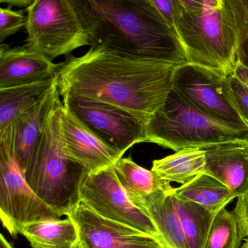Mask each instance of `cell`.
<instances>
[{"label": "cell", "mask_w": 248, "mask_h": 248, "mask_svg": "<svg viewBox=\"0 0 248 248\" xmlns=\"http://www.w3.org/2000/svg\"><path fill=\"white\" fill-rule=\"evenodd\" d=\"M61 63L57 75L62 100L81 98L108 104L146 124L172 91L178 67L92 47L82 56H69Z\"/></svg>", "instance_id": "1"}, {"label": "cell", "mask_w": 248, "mask_h": 248, "mask_svg": "<svg viewBox=\"0 0 248 248\" xmlns=\"http://www.w3.org/2000/svg\"><path fill=\"white\" fill-rule=\"evenodd\" d=\"M91 47L179 66L188 63L175 31L152 0H73Z\"/></svg>", "instance_id": "2"}, {"label": "cell", "mask_w": 248, "mask_h": 248, "mask_svg": "<svg viewBox=\"0 0 248 248\" xmlns=\"http://www.w3.org/2000/svg\"><path fill=\"white\" fill-rule=\"evenodd\" d=\"M172 30L188 63L229 76L248 39V1L175 0Z\"/></svg>", "instance_id": "3"}, {"label": "cell", "mask_w": 248, "mask_h": 248, "mask_svg": "<svg viewBox=\"0 0 248 248\" xmlns=\"http://www.w3.org/2000/svg\"><path fill=\"white\" fill-rule=\"evenodd\" d=\"M63 102L53 108L40 143L25 172L34 192L61 216L81 203L79 188L86 170L66 155L62 135Z\"/></svg>", "instance_id": "4"}, {"label": "cell", "mask_w": 248, "mask_h": 248, "mask_svg": "<svg viewBox=\"0 0 248 248\" xmlns=\"http://www.w3.org/2000/svg\"><path fill=\"white\" fill-rule=\"evenodd\" d=\"M146 143H155L175 152L248 139V132L235 130L203 114L172 90L146 124Z\"/></svg>", "instance_id": "5"}, {"label": "cell", "mask_w": 248, "mask_h": 248, "mask_svg": "<svg viewBox=\"0 0 248 248\" xmlns=\"http://www.w3.org/2000/svg\"><path fill=\"white\" fill-rule=\"evenodd\" d=\"M27 13L25 46L50 60L91 46L73 0H34Z\"/></svg>", "instance_id": "6"}, {"label": "cell", "mask_w": 248, "mask_h": 248, "mask_svg": "<svg viewBox=\"0 0 248 248\" xmlns=\"http://www.w3.org/2000/svg\"><path fill=\"white\" fill-rule=\"evenodd\" d=\"M0 217L4 227L14 236L25 225L62 217L27 183L14 155L12 124L0 130Z\"/></svg>", "instance_id": "7"}, {"label": "cell", "mask_w": 248, "mask_h": 248, "mask_svg": "<svg viewBox=\"0 0 248 248\" xmlns=\"http://www.w3.org/2000/svg\"><path fill=\"white\" fill-rule=\"evenodd\" d=\"M172 91L194 108L222 124L248 132L238 111L229 75L200 65L186 63L175 69Z\"/></svg>", "instance_id": "8"}, {"label": "cell", "mask_w": 248, "mask_h": 248, "mask_svg": "<svg viewBox=\"0 0 248 248\" xmlns=\"http://www.w3.org/2000/svg\"><path fill=\"white\" fill-rule=\"evenodd\" d=\"M79 196L81 203L96 214L155 236L164 244L152 220L129 198L113 166L87 173Z\"/></svg>", "instance_id": "9"}, {"label": "cell", "mask_w": 248, "mask_h": 248, "mask_svg": "<svg viewBox=\"0 0 248 248\" xmlns=\"http://www.w3.org/2000/svg\"><path fill=\"white\" fill-rule=\"evenodd\" d=\"M82 123L122 156L146 141V124L130 113L103 103L81 98L62 100Z\"/></svg>", "instance_id": "10"}, {"label": "cell", "mask_w": 248, "mask_h": 248, "mask_svg": "<svg viewBox=\"0 0 248 248\" xmlns=\"http://www.w3.org/2000/svg\"><path fill=\"white\" fill-rule=\"evenodd\" d=\"M67 217L73 220L79 240L88 248H148L165 245L155 236L96 214L82 203Z\"/></svg>", "instance_id": "11"}, {"label": "cell", "mask_w": 248, "mask_h": 248, "mask_svg": "<svg viewBox=\"0 0 248 248\" xmlns=\"http://www.w3.org/2000/svg\"><path fill=\"white\" fill-rule=\"evenodd\" d=\"M62 135L66 155L80 165L87 173H93L112 167L123 157L63 104Z\"/></svg>", "instance_id": "12"}, {"label": "cell", "mask_w": 248, "mask_h": 248, "mask_svg": "<svg viewBox=\"0 0 248 248\" xmlns=\"http://www.w3.org/2000/svg\"><path fill=\"white\" fill-rule=\"evenodd\" d=\"M204 173L214 177L235 198L248 194V139H236L203 148Z\"/></svg>", "instance_id": "13"}, {"label": "cell", "mask_w": 248, "mask_h": 248, "mask_svg": "<svg viewBox=\"0 0 248 248\" xmlns=\"http://www.w3.org/2000/svg\"><path fill=\"white\" fill-rule=\"evenodd\" d=\"M62 63H53L27 46H0V89L32 83L57 75Z\"/></svg>", "instance_id": "14"}, {"label": "cell", "mask_w": 248, "mask_h": 248, "mask_svg": "<svg viewBox=\"0 0 248 248\" xmlns=\"http://www.w3.org/2000/svg\"><path fill=\"white\" fill-rule=\"evenodd\" d=\"M59 101L57 83L39 102L12 123L14 155L24 173L40 143L49 117Z\"/></svg>", "instance_id": "15"}, {"label": "cell", "mask_w": 248, "mask_h": 248, "mask_svg": "<svg viewBox=\"0 0 248 248\" xmlns=\"http://www.w3.org/2000/svg\"><path fill=\"white\" fill-rule=\"evenodd\" d=\"M174 190V189H173ZM170 192L129 197L153 222L168 248H188L185 234Z\"/></svg>", "instance_id": "16"}, {"label": "cell", "mask_w": 248, "mask_h": 248, "mask_svg": "<svg viewBox=\"0 0 248 248\" xmlns=\"http://www.w3.org/2000/svg\"><path fill=\"white\" fill-rule=\"evenodd\" d=\"M57 83L56 75L45 80L0 89V130L35 105Z\"/></svg>", "instance_id": "17"}, {"label": "cell", "mask_w": 248, "mask_h": 248, "mask_svg": "<svg viewBox=\"0 0 248 248\" xmlns=\"http://www.w3.org/2000/svg\"><path fill=\"white\" fill-rule=\"evenodd\" d=\"M174 197L183 201L192 202L217 214L230 203L234 196L223 183L214 177L203 173L174 188Z\"/></svg>", "instance_id": "18"}, {"label": "cell", "mask_w": 248, "mask_h": 248, "mask_svg": "<svg viewBox=\"0 0 248 248\" xmlns=\"http://www.w3.org/2000/svg\"><path fill=\"white\" fill-rule=\"evenodd\" d=\"M20 233L32 248H75L79 241L78 228L69 217L30 223Z\"/></svg>", "instance_id": "19"}, {"label": "cell", "mask_w": 248, "mask_h": 248, "mask_svg": "<svg viewBox=\"0 0 248 248\" xmlns=\"http://www.w3.org/2000/svg\"><path fill=\"white\" fill-rule=\"evenodd\" d=\"M119 181L130 197H146L156 192H170L174 188L156 172L138 165L131 157H122L113 165Z\"/></svg>", "instance_id": "20"}, {"label": "cell", "mask_w": 248, "mask_h": 248, "mask_svg": "<svg viewBox=\"0 0 248 248\" xmlns=\"http://www.w3.org/2000/svg\"><path fill=\"white\" fill-rule=\"evenodd\" d=\"M205 152L202 149H188L175 152L152 164V170L168 182L185 184L204 172Z\"/></svg>", "instance_id": "21"}, {"label": "cell", "mask_w": 248, "mask_h": 248, "mask_svg": "<svg viewBox=\"0 0 248 248\" xmlns=\"http://www.w3.org/2000/svg\"><path fill=\"white\" fill-rule=\"evenodd\" d=\"M172 199L188 248H204L216 214L197 203L178 200L173 194Z\"/></svg>", "instance_id": "22"}, {"label": "cell", "mask_w": 248, "mask_h": 248, "mask_svg": "<svg viewBox=\"0 0 248 248\" xmlns=\"http://www.w3.org/2000/svg\"><path fill=\"white\" fill-rule=\"evenodd\" d=\"M242 239L236 215L223 208L215 216L203 248H240Z\"/></svg>", "instance_id": "23"}, {"label": "cell", "mask_w": 248, "mask_h": 248, "mask_svg": "<svg viewBox=\"0 0 248 248\" xmlns=\"http://www.w3.org/2000/svg\"><path fill=\"white\" fill-rule=\"evenodd\" d=\"M27 17L23 11L12 8H0V43L2 44L8 37L18 32L27 24Z\"/></svg>", "instance_id": "24"}, {"label": "cell", "mask_w": 248, "mask_h": 248, "mask_svg": "<svg viewBox=\"0 0 248 248\" xmlns=\"http://www.w3.org/2000/svg\"><path fill=\"white\" fill-rule=\"evenodd\" d=\"M229 79L236 108L242 120L248 126V88L233 75H229Z\"/></svg>", "instance_id": "25"}, {"label": "cell", "mask_w": 248, "mask_h": 248, "mask_svg": "<svg viewBox=\"0 0 248 248\" xmlns=\"http://www.w3.org/2000/svg\"><path fill=\"white\" fill-rule=\"evenodd\" d=\"M237 199L233 213L237 217L242 239L248 238V194Z\"/></svg>", "instance_id": "26"}, {"label": "cell", "mask_w": 248, "mask_h": 248, "mask_svg": "<svg viewBox=\"0 0 248 248\" xmlns=\"http://www.w3.org/2000/svg\"><path fill=\"white\" fill-rule=\"evenodd\" d=\"M152 2L157 8L168 26L172 30L175 15V0H152Z\"/></svg>", "instance_id": "27"}, {"label": "cell", "mask_w": 248, "mask_h": 248, "mask_svg": "<svg viewBox=\"0 0 248 248\" xmlns=\"http://www.w3.org/2000/svg\"><path fill=\"white\" fill-rule=\"evenodd\" d=\"M232 75L248 88V66L241 62H236Z\"/></svg>", "instance_id": "28"}, {"label": "cell", "mask_w": 248, "mask_h": 248, "mask_svg": "<svg viewBox=\"0 0 248 248\" xmlns=\"http://www.w3.org/2000/svg\"><path fill=\"white\" fill-rule=\"evenodd\" d=\"M34 0H0V2L8 5V7H17L20 8H26V10L32 5Z\"/></svg>", "instance_id": "29"}, {"label": "cell", "mask_w": 248, "mask_h": 248, "mask_svg": "<svg viewBox=\"0 0 248 248\" xmlns=\"http://www.w3.org/2000/svg\"><path fill=\"white\" fill-rule=\"evenodd\" d=\"M0 248H14L3 235H0Z\"/></svg>", "instance_id": "30"}, {"label": "cell", "mask_w": 248, "mask_h": 248, "mask_svg": "<svg viewBox=\"0 0 248 248\" xmlns=\"http://www.w3.org/2000/svg\"><path fill=\"white\" fill-rule=\"evenodd\" d=\"M75 248H88L82 241L79 240L78 242V245H76Z\"/></svg>", "instance_id": "31"}, {"label": "cell", "mask_w": 248, "mask_h": 248, "mask_svg": "<svg viewBox=\"0 0 248 248\" xmlns=\"http://www.w3.org/2000/svg\"><path fill=\"white\" fill-rule=\"evenodd\" d=\"M167 248V247L165 246V245H162V244H161V245H156V246L151 247V248Z\"/></svg>", "instance_id": "32"}, {"label": "cell", "mask_w": 248, "mask_h": 248, "mask_svg": "<svg viewBox=\"0 0 248 248\" xmlns=\"http://www.w3.org/2000/svg\"><path fill=\"white\" fill-rule=\"evenodd\" d=\"M240 248H248V238L247 239L246 242L242 245Z\"/></svg>", "instance_id": "33"}, {"label": "cell", "mask_w": 248, "mask_h": 248, "mask_svg": "<svg viewBox=\"0 0 248 248\" xmlns=\"http://www.w3.org/2000/svg\"></svg>", "instance_id": "34"}]
</instances>
